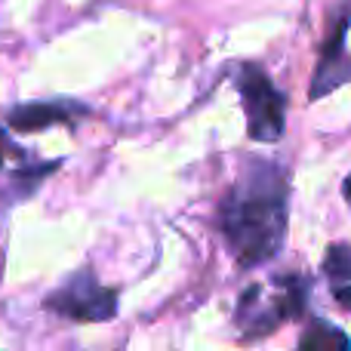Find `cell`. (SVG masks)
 <instances>
[{
    "mask_svg": "<svg viewBox=\"0 0 351 351\" xmlns=\"http://www.w3.org/2000/svg\"><path fill=\"white\" fill-rule=\"evenodd\" d=\"M49 311H56L59 317L77 324H102L111 321L117 315V296L114 290L102 287L90 271L74 274L68 284H62L56 293H49L43 299Z\"/></svg>",
    "mask_w": 351,
    "mask_h": 351,
    "instance_id": "obj_3",
    "label": "cell"
},
{
    "mask_svg": "<svg viewBox=\"0 0 351 351\" xmlns=\"http://www.w3.org/2000/svg\"><path fill=\"white\" fill-rule=\"evenodd\" d=\"M16 154H22V152H19V148L12 145L10 136H6L3 130H0V170H3V164H6L10 158H16Z\"/></svg>",
    "mask_w": 351,
    "mask_h": 351,
    "instance_id": "obj_9",
    "label": "cell"
},
{
    "mask_svg": "<svg viewBox=\"0 0 351 351\" xmlns=\"http://www.w3.org/2000/svg\"><path fill=\"white\" fill-rule=\"evenodd\" d=\"M342 194H346V200L351 204V173L346 176V182H342Z\"/></svg>",
    "mask_w": 351,
    "mask_h": 351,
    "instance_id": "obj_11",
    "label": "cell"
},
{
    "mask_svg": "<svg viewBox=\"0 0 351 351\" xmlns=\"http://www.w3.org/2000/svg\"><path fill=\"white\" fill-rule=\"evenodd\" d=\"M346 34H348V10L339 12L330 28L327 40L321 47V59L315 68V80H311V99H324L327 93L339 90L342 84L351 80V59L346 53Z\"/></svg>",
    "mask_w": 351,
    "mask_h": 351,
    "instance_id": "obj_5",
    "label": "cell"
},
{
    "mask_svg": "<svg viewBox=\"0 0 351 351\" xmlns=\"http://www.w3.org/2000/svg\"><path fill=\"white\" fill-rule=\"evenodd\" d=\"M324 271L333 280H351V247L348 243H333L327 250V259H324Z\"/></svg>",
    "mask_w": 351,
    "mask_h": 351,
    "instance_id": "obj_8",
    "label": "cell"
},
{
    "mask_svg": "<svg viewBox=\"0 0 351 351\" xmlns=\"http://www.w3.org/2000/svg\"><path fill=\"white\" fill-rule=\"evenodd\" d=\"M305 280L299 274H287L284 280H278V296L268 299V305H256L250 296H241V311H237V321H241L243 333L247 336H265L278 327L280 321H293V317L302 315L305 308Z\"/></svg>",
    "mask_w": 351,
    "mask_h": 351,
    "instance_id": "obj_4",
    "label": "cell"
},
{
    "mask_svg": "<svg viewBox=\"0 0 351 351\" xmlns=\"http://www.w3.org/2000/svg\"><path fill=\"white\" fill-rule=\"evenodd\" d=\"M299 348H302V351H330V348H342V351H346V348H351V339L342 333L339 327H333V324L315 321L302 333Z\"/></svg>",
    "mask_w": 351,
    "mask_h": 351,
    "instance_id": "obj_7",
    "label": "cell"
},
{
    "mask_svg": "<svg viewBox=\"0 0 351 351\" xmlns=\"http://www.w3.org/2000/svg\"><path fill=\"white\" fill-rule=\"evenodd\" d=\"M290 182L271 160H247L219 210V228L243 268L274 259L287 241Z\"/></svg>",
    "mask_w": 351,
    "mask_h": 351,
    "instance_id": "obj_1",
    "label": "cell"
},
{
    "mask_svg": "<svg viewBox=\"0 0 351 351\" xmlns=\"http://www.w3.org/2000/svg\"><path fill=\"white\" fill-rule=\"evenodd\" d=\"M333 296H336V302H339L342 308L351 311V284H346V280H342V284H336Z\"/></svg>",
    "mask_w": 351,
    "mask_h": 351,
    "instance_id": "obj_10",
    "label": "cell"
},
{
    "mask_svg": "<svg viewBox=\"0 0 351 351\" xmlns=\"http://www.w3.org/2000/svg\"><path fill=\"white\" fill-rule=\"evenodd\" d=\"M86 114V105L80 102H28L10 111V127L22 133H37L53 123H74L77 117Z\"/></svg>",
    "mask_w": 351,
    "mask_h": 351,
    "instance_id": "obj_6",
    "label": "cell"
},
{
    "mask_svg": "<svg viewBox=\"0 0 351 351\" xmlns=\"http://www.w3.org/2000/svg\"><path fill=\"white\" fill-rule=\"evenodd\" d=\"M237 90L247 111V133L256 142H278L287 127V96L253 62L237 68Z\"/></svg>",
    "mask_w": 351,
    "mask_h": 351,
    "instance_id": "obj_2",
    "label": "cell"
}]
</instances>
